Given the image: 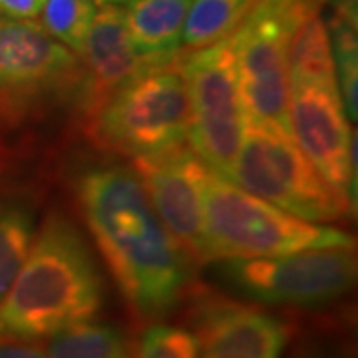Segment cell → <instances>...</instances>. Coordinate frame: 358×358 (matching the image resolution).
Listing matches in <instances>:
<instances>
[{
    "label": "cell",
    "instance_id": "cell-1",
    "mask_svg": "<svg viewBox=\"0 0 358 358\" xmlns=\"http://www.w3.org/2000/svg\"><path fill=\"white\" fill-rule=\"evenodd\" d=\"M82 217L131 313L141 320L167 317L192 277V259L167 233L126 166H100L74 181Z\"/></svg>",
    "mask_w": 358,
    "mask_h": 358
},
{
    "label": "cell",
    "instance_id": "cell-2",
    "mask_svg": "<svg viewBox=\"0 0 358 358\" xmlns=\"http://www.w3.org/2000/svg\"><path fill=\"white\" fill-rule=\"evenodd\" d=\"M102 305L103 282L92 251L76 225L52 211L0 301V338H50L94 320Z\"/></svg>",
    "mask_w": 358,
    "mask_h": 358
},
{
    "label": "cell",
    "instance_id": "cell-3",
    "mask_svg": "<svg viewBox=\"0 0 358 358\" xmlns=\"http://www.w3.org/2000/svg\"><path fill=\"white\" fill-rule=\"evenodd\" d=\"M201 199L209 263L355 247V239L345 231L294 217L209 169L201 183Z\"/></svg>",
    "mask_w": 358,
    "mask_h": 358
},
{
    "label": "cell",
    "instance_id": "cell-4",
    "mask_svg": "<svg viewBox=\"0 0 358 358\" xmlns=\"http://www.w3.org/2000/svg\"><path fill=\"white\" fill-rule=\"evenodd\" d=\"M320 10L310 0H253L231 32L239 86L251 122L291 134L289 42L296 26Z\"/></svg>",
    "mask_w": 358,
    "mask_h": 358
},
{
    "label": "cell",
    "instance_id": "cell-5",
    "mask_svg": "<svg viewBox=\"0 0 358 358\" xmlns=\"http://www.w3.org/2000/svg\"><path fill=\"white\" fill-rule=\"evenodd\" d=\"M227 181L310 223H333L352 215L293 136L277 126L247 122Z\"/></svg>",
    "mask_w": 358,
    "mask_h": 358
},
{
    "label": "cell",
    "instance_id": "cell-6",
    "mask_svg": "<svg viewBox=\"0 0 358 358\" xmlns=\"http://www.w3.org/2000/svg\"><path fill=\"white\" fill-rule=\"evenodd\" d=\"M92 128L103 145L143 157L189 140V102L179 68H145L114 92L94 115Z\"/></svg>",
    "mask_w": 358,
    "mask_h": 358
},
{
    "label": "cell",
    "instance_id": "cell-7",
    "mask_svg": "<svg viewBox=\"0 0 358 358\" xmlns=\"http://www.w3.org/2000/svg\"><path fill=\"white\" fill-rule=\"evenodd\" d=\"M189 102V143L209 171L227 179L243 143L245 110L231 34L179 66Z\"/></svg>",
    "mask_w": 358,
    "mask_h": 358
},
{
    "label": "cell",
    "instance_id": "cell-8",
    "mask_svg": "<svg viewBox=\"0 0 358 358\" xmlns=\"http://www.w3.org/2000/svg\"><path fill=\"white\" fill-rule=\"evenodd\" d=\"M219 279L251 301L282 307H322L357 281L355 247L308 249L261 259H219Z\"/></svg>",
    "mask_w": 358,
    "mask_h": 358
},
{
    "label": "cell",
    "instance_id": "cell-9",
    "mask_svg": "<svg viewBox=\"0 0 358 358\" xmlns=\"http://www.w3.org/2000/svg\"><path fill=\"white\" fill-rule=\"evenodd\" d=\"M291 136L350 211H357V134L338 90L296 84L289 103Z\"/></svg>",
    "mask_w": 358,
    "mask_h": 358
},
{
    "label": "cell",
    "instance_id": "cell-10",
    "mask_svg": "<svg viewBox=\"0 0 358 358\" xmlns=\"http://www.w3.org/2000/svg\"><path fill=\"white\" fill-rule=\"evenodd\" d=\"M134 171L141 179L157 217L193 265L209 263L201 199L207 171L203 162L183 143L159 154L134 157Z\"/></svg>",
    "mask_w": 358,
    "mask_h": 358
},
{
    "label": "cell",
    "instance_id": "cell-11",
    "mask_svg": "<svg viewBox=\"0 0 358 358\" xmlns=\"http://www.w3.org/2000/svg\"><path fill=\"white\" fill-rule=\"evenodd\" d=\"M78 82V54L30 18L0 16V103L32 102Z\"/></svg>",
    "mask_w": 358,
    "mask_h": 358
},
{
    "label": "cell",
    "instance_id": "cell-12",
    "mask_svg": "<svg viewBox=\"0 0 358 358\" xmlns=\"http://www.w3.org/2000/svg\"><path fill=\"white\" fill-rule=\"evenodd\" d=\"M197 358H281L293 327L265 308L199 293L192 310Z\"/></svg>",
    "mask_w": 358,
    "mask_h": 358
},
{
    "label": "cell",
    "instance_id": "cell-13",
    "mask_svg": "<svg viewBox=\"0 0 358 358\" xmlns=\"http://www.w3.org/2000/svg\"><path fill=\"white\" fill-rule=\"evenodd\" d=\"M78 56V100L90 122L114 92L145 68H152L134 48L124 8L114 2H102L96 6L84 46Z\"/></svg>",
    "mask_w": 358,
    "mask_h": 358
},
{
    "label": "cell",
    "instance_id": "cell-14",
    "mask_svg": "<svg viewBox=\"0 0 358 358\" xmlns=\"http://www.w3.org/2000/svg\"><path fill=\"white\" fill-rule=\"evenodd\" d=\"M122 4L136 52L150 66L173 64L192 0H124Z\"/></svg>",
    "mask_w": 358,
    "mask_h": 358
},
{
    "label": "cell",
    "instance_id": "cell-15",
    "mask_svg": "<svg viewBox=\"0 0 358 358\" xmlns=\"http://www.w3.org/2000/svg\"><path fill=\"white\" fill-rule=\"evenodd\" d=\"M289 76L291 86L310 84L338 90L331 40L319 10L296 26L289 42Z\"/></svg>",
    "mask_w": 358,
    "mask_h": 358
},
{
    "label": "cell",
    "instance_id": "cell-16",
    "mask_svg": "<svg viewBox=\"0 0 358 358\" xmlns=\"http://www.w3.org/2000/svg\"><path fill=\"white\" fill-rule=\"evenodd\" d=\"M333 50L336 84L348 122H357L358 88V20L357 0H331V14L324 22Z\"/></svg>",
    "mask_w": 358,
    "mask_h": 358
},
{
    "label": "cell",
    "instance_id": "cell-17",
    "mask_svg": "<svg viewBox=\"0 0 358 358\" xmlns=\"http://www.w3.org/2000/svg\"><path fill=\"white\" fill-rule=\"evenodd\" d=\"M36 239V213L28 199H0V301L8 293Z\"/></svg>",
    "mask_w": 358,
    "mask_h": 358
},
{
    "label": "cell",
    "instance_id": "cell-18",
    "mask_svg": "<svg viewBox=\"0 0 358 358\" xmlns=\"http://www.w3.org/2000/svg\"><path fill=\"white\" fill-rule=\"evenodd\" d=\"M48 358H134L126 334L114 324L86 320L52 334Z\"/></svg>",
    "mask_w": 358,
    "mask_h": 358
},
{
    "label": "cell",
    "instance_id": "cell-19",
    "mask_svg": "<svg viewBox=\"0 0 358 358\" xmlns=\"http://www.w3.org/2000/svg\"><path fill=\"white\" fill-rule=\"evenodd\" d=\"M251 4L253 0H192L181 34V46L195 52L227 38Z\"/></svg>",
    "mask_w": 358,
    "mask_h": 358
},
{
    "label": "cell",
    "instance_id": "cell-20",
    "mask_svg": "<svg viewBox=\"0 0 358 358\" xmlns=\"http://www.w3.org/2000/svg\"><path fill=\"white\" fill-rule=\"evenodd\" d=\"M94 13V0H44L38 14L40 26L68 50L80 54Z\"/></svg>",
    "mask_w": 358,
    "mask_h": 358
},
{
    "label": "cell",
    "instance_id": "cell-21",
    "mask_svg": "<svg viewBox=\"0 0 358 358\" xmlns=\"http://www.w3.org/2000/svg\"><path fill=\"white\" fill-rule=\"evenodd\" d=\"M134 358H197V345L189 331L154 322L141 334Z\"/></svg>",
    "mask_w": 358,
    "mask_h": 358
},
{
    "label": "cell",
    "instance_id": "cell-22",
    "mask_svg": "<svg viewBox=\"0 0 358 358\" xmlns=\"http://www.w3.org/2000/svg\"><path fill=\"white\" fill-rule=\"evenodd\" d=\"M0 358H48V355L32 341L0 338Z\"/></svg>",
    "mask_w": 358,
    "mask_h": 358
},
{
    "label": "cell",
    "instance_id": "cell-23",
    "mask_svg": "<svg viewBox=\"0 0 358 358\" xmlns=\"http://www.w3.org/2000/svg\"><path fill=\"white\" fill-rule=\"evenodd\" d=\"M44 0H0V16L10 18H36Z\"/></svg>",
    "mask_w": 358,
    "mask_h": 358
},
{
    "label": "cell",
    "instance_id": "cell-24",
    "mask_svg": "<svg viewBox=\"0 0 358 358\" xmlns=\"http://www.w3.org/2000/svg\"><path fill=\"white\" fill-rule=\"evenodd\" d=\"M310 2H315V4H317V6H322V4H327V2H331V0H310Z\"/></svg>",
    "mask_w": 358,
    "mask_h": 358
},
{
    "label": "cell",
    "instance_id": "cell-25",
    "mask_svg": "<svg viewBox=\"0 0 358 358\" xmlns=\"http://www.w3.org/2000/svg\"><path fill=\"white\" fill-rule=\"evenodd\" d=\"M94 2H98V4H102V2H117V0H94Z\"/></svg>",
    "mask_w": 358,
    "mask_h": 358
},
{
    "label": "cell",
    "instance_id": "cell-26",
    "mask_svg": "<svg viewBox=\"0 0 358 358\" xmlns=\"http://www.w3.org/2000/svg\"><path fill=\"white\" fill-rule=\"evenodd\" d=\"M301 358H324V357H320V355H307V357H301Z\"/></svg>",
    "mask_w": 358,
    "mask_h": 358
},
{
    "label": "cell",
    "instance_id": "cell-27",
    "mask_svg": "<svg viewBox=\"0 0 358 358\" xmlns=\"http://www.w3.org/2000/svg\"><path fill=\"white\" fill-rule=\"evenodd\" d=\"M122 2H124V0H117V2H115V4H122Z\"/></svg>",
    "mask_w": 358,
    "mask_h": 358
}]
</instances>
